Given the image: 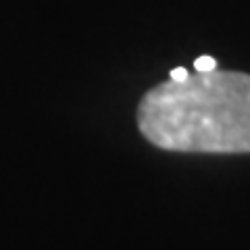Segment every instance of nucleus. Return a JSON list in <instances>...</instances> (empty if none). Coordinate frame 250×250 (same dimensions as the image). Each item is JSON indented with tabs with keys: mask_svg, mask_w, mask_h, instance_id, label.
<instances>
[{
	"mask_svg": "<svg viewBox=\"0 0 250 250\" xmlns=\"http://www.w3.org/2000/svg\"><path fill=\"white\" fill-rule=\"evenodd\" d=\"M138 127L177 152H250V75L208 71L169 80L144 94Z\"/></svg>",
	"mask_w": 250,
	"mask_h": 250,
	"instance_id": "f257e3e1",
	"label": "nucleus"
},
{
	"mask_svg": "<svg viewBox=\"0 0 250 250\" xmlns=\"http://www.w3.org/2000/svg\"><path fill=\"white\" fill-rule=\"evenodd\" d=\"M194 67H196V73H208L217 69V61L213 57H200L194 61Z\"/></svg>",
	"mask_w": 250,
	"mask_h": 250,
	"instance_id": "f03ea898",
	"label": "nucleus"
},
{
	"mask_svg": "<svg viewBox=\"0 0 250 250\" xmlns=\"http://www.w3.org/2000/svg\"><path fill=\"white\" fill-rule=\"evenodd\" d=\"M188 73L184 67H175L173 71H171V75H169V80H173V82H184V80H188Z\"/></svg>",
	"mask_w": 250,
	"mask_h": 250,
	"instance_id": "7ed1b4c3",
	"label": "nucleus"
}]
</instances>
